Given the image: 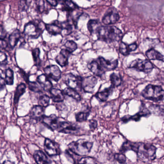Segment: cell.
Returning <instances> with one entry per match:
<instances>
[{
  "label": "cell",
  "mask_w": 164,
  "mask_h": 164,
  "mask_svg": "<svg viewBox=\"0 0 164 164\" xmlns=\"http://www.w3.org/2000/svg\"><path fill=\"white\" fill-rule=\"evenodd\" d=\"M128 68H132L139 71L148 74L150 73L153 70V65L149 60L137 59L130 63Z\"/></svg>",
  "instance_id": "5b68a950"
},
{
  "label": "cell",
  "mask_w": 164,
  "mask_h": 164,
  "mask_svg": "<svg viewBox=\"0 0 164 164\" xmlns=\"http://www.w3.org/2000/svg\"><path fill=\"white\" fill-rule=\"evenodd\" d=\"M87 67L94 75L97 77H103L106 73V71L101 67L97 60L91 61L88 63Z\"/></svg>",
  "instance_id": "2e32d148"
},
{
  "label": "cell",
  "mask_w": 164,
  "mask_h": 164,
  "mask_svg": "<svg viewBox=\"0 0 164 164\" xmlns=\"http://www.w3.org/2000/svg\"><path fill=\"white\" fill-rule=\"evenodd\" d=\"M58 3V2H60V3H63V0H57Z\"/></svg>",
  "instance_id": "681fc988"
},
{
  "label": "cell",
  "mask_w": 164,
  "mask_h": 164,
  "mask_svg": "<svg viewBox=\"0 0 164 164\" xmlns=\"http://www.w3.org/2000/svg\"><path fill=\"white\" fill-rule=\"evenodd\" d=\"M27 83L28 84L29 89H30L31 91L36 92H42L43 89L39 83L36 82L29 81Z\"/></svg>",
  "instance_id": "4dcf8cb0"
},
{
  "label": "cell",
  "mask_w": 164,
  "mask_h": 164,
  "mask_svg": "<svg viewBox=\"0 0 164 164\" xmlns=\"http://www.w3.org/2000/svg\"><path fill=\"white\" fill-rule=\"evenodd\" d=\"M5 80L6 84L8 85H12L13 84L14 80V73L13 71L10 68H8L5 71Z\"/></svg>",
  "instance_id": "f546056e"
},
{
  "label": "cell",
  "mask_w": 164,
  "mask_h": 164,
  "mask_svg": "<svg viewBox=\"0 0 164 164\" xmlns=\"http://www.w3.org/2000/svg\"><path fill=\"white\" fill-rule=\"evenodd\" d=\"M93 143L83 139H79L77 141H73L68 145V150L74 155L78 156H87L91 151Z\"/></svg>",
  "instance_id": "3957f363"
},
{
  "label": "cell",
  "mask_w": 164,
  "mask_h": 164,
  "mask_svg": "<svg viewBox=\"0 0 164 164\" xmlns=\"http://www.w3.org/2000/svg\"><path fill=\"white\" fill-rule=\"evenodd\" d=\"M77 163L79 164H96L98 162L94 157L86 156L80 158Z\"/></svg>",
  "instance_id": "8d00e7d4"
},
{
  "label": "cell",
  "mask_w": 164,
  "mask_h": 164,
  "mask_svg": "<svg viewBox=\"0 0 164 164\" xmlns=\"http://www.w3.org/2000/svg\"><path fill=\"white\" fill-rule=\"evenodd\" d=\"M56 131L65 134H76L78 133L79 128L76 125L71 122L60 121Z\"/></svg>",
  "instance_id": "8992f818"
},
{
  "label": "cell",
  "mask_w": 164,
  "mask_h": 164,
  "mask_svg": "<svg viewBox=\"0 0 164 164\" xmlns=\"http://www.w3.org/2000/svg\"><path fill=\"white\" fill-rule=\"evenodd\" d=\"M97 61L106 72L115 70L117 67L119 63L117 59L107 60L102 56H99L97 58Z\"/></svg>",
  "instance_id": "4fadbf2b"
},
{
  "label": "cell",
  "mask_w": 164,
  "mask_h": 164,
  "mask_svg": "<svg viewBox=\"0 0 164 164\" xmlns=\"http://www.w3.org/2000/svg\"><path fill=\"white\" fill-rule=\"evenodd\" d=\"M128 49H129V52L134 51L137 49V48L138 47V46L137 45L136 43H133L130 45H128Z\"/></svg>",
  "instance_id": "bcb514c9"
},
{
  "label": "cell",
  "mask_w": 164,
  "mask_h": 164,
  "mask_svg": "<svg viewBox=\"0 0 164 164\" xmlns=\"http://www.w3.org/2000/svg\"><path fill=\"white\" fill-rule=\"evenodd\" d=\"M33 157L36 163L39 164H50V161L43 152L40 150L35 151Z\"/></svg>",
  "instance_id": "603a6c76"
},
{
  "label": "cell",
  "mask_w": 164,
  "mask_h": 164,
  "mask_svg": "<svg viewBox=\"0 0 164 164\" xmlns=\"http://www.w3.org/2000/svg\"><path fill=\"white\" fill-rule=\"evenodd\" d=\"M6 86V83L5 82V79L0 76V91L5 89Z\"/></svg>",
  "instance_id": "ee69618b"
},
{
  "label": "cell",
  "mask_w": 164,
  "mask_h": 164,
  "mask_svg": "<svg viewBox=\"0 0 164 164\" xmlns=\"http://www.w3.org/2000/svg\"><path fill=\"white\" fill-rule=\"evenodd\" d=\"M141 95L146 99L159 102L164 98V90L160 86L149 84L141 92Z\"/></svg>",
  "instance_id": "277c9868"
},
{
  "label": "cell",
  "mask_w": 164,
  "mask_h": 164,
  "mask_svg": "<svg viewBox=\"0 0 164 164\" xmlns=\"http://www.w3.org/2000/svg\"><path fill=\"white\" fill-rule=\"evenodd\" d=\"M101 24L98 20L91 19L88 22L87 24V28L90 31L91 34H96L99 28L101 26Z\"/></svg>",
  "instance_id": "4316f807"
},
{
  "label": "cell",
  "mask_w": 164,
  "mask_h": 164,
  "mask_svg": "<svg viewBox=\"0 0 164 164\" xmlns=\"http://www.w3.org/2000/svg\"><path fill=\"white\" fill-rule=\"evenodd\" d=\"M82 77L77 76L72 74L71 73H68L65 76V82L68 87L76 90H82L81 82Z\"/></svg>",
  "instance_id": "52a82bcc"
},
{
  "label": "cell",
  "mask_w": 164,
  "mask_h": 164,
  "mask_svg": "<svg viewBox=\"0 0 164 164\" xmlns=\"http://www.w3.org/2000/svg\"><path fill=\"white\" fill-rule=\"evenodd\" d=\"M46 1L52 6L55 7L57 5L58 2L57 0H46Z\"/></svg>",
  "instance_id": "c3c4849f"
},
{
  "label": "cell",
  "mask_w": 164,
  "mask_h": 164,
  "mask_svg": "<svg viewBox=\"0 0 164 164\" xmlns=\"http://www.w3.org/2000/svg\"><path fill=\"white\" fill-rule=\"evenodd\" d=\"M63 4L66 6L65 8L68 12L75 10L78 8V6L72 2V0H63Z\"/></svg>",
  "instance_id": "d590c367"
},
{
  "label": "cell",
  "mask_w": 164,
  "mask_h": 164,
  "mask_svg": "<svg viewBox=\"0 0 164 164\" xmlns=\"http://www.w3.org/2000/svg\"><path fill=\"white\" fill-rule=\"evenodd\" d=\"M7 63V55L4 52L0 50V66H5Z\"/></svg>",
  "instance_id": "b9f144b4"
},
{
  "label": "cell",
  "mask_w": 164,
  "mask_h": 164,
  "mask_svg": "<svg viewBox=\"0 0 164 164\" xmlns=\"http://www.w3.org/2000/svg\"><path fill=\"white\" fill-rule=\"evenodd\" d=\"M7 47V42L3 39H0V48L5 49Z\"/></svg>",
  "instance_id": "7dc6e473"
},
{
  "label": "cell",
  "mask_w": 164,
  "mask_h": 164,
  "mask_svg": "<svg viewBox=\"0 0 164 164\" xmlns=\"http://www.w3.org/2000/svg\"><path fill=\"white\" fill-rule=\"evenodd\" d=\"M64 94L71 97L76 101H79L82 99L80 94L78 93V91L74 89L71 88L67 87L62 91Z\"/></svg>",
  "instance_id": "83f0119b"
},
{
  "label": "cell",
  "mask_w": 164,
  "mask_h": 164,
  "mask_svg": "<svg viewBox=\"0 0 164 164\" xmlns=\"http://www.w3.org/2000/svg\"><path fill=\"white\" fill-rule=\"evenodd\" d=\"M146 55L149 60L164 61V56L154 49H150L146 52Z\"/></svg>",
  "instance_id": "cb8c5ba5"
},
{
  "label": "cell",
  "mask_w": 164,
  "mask_h": 164,
  "mask_svg": "<svg viewBox=\"0 0 164 164\" xmlns=\"http://www.w3.org/2000/svg\"><path fill=\"white\" fill-rule=\"evenodd\" d=\"M110 81L114 87H117L121 85L122 77L119 74L113 73L110 76Z\"/></svg>",
  "instance_id": "f1b7e54d"
},
{
  "label": "cell",
  "mask_w": 164,
  "mask_h": 164,
  "mask_svg": "<svg viewBox=\"0 0 164 164\" xmlns=\"http://www.w3.org/2000/svg\"><path fill=\"white\" fill-rule=\"evenodd\" d=\"M6 36V32L2 26L0 25V39H4Z\"/></svg>",
  "instance_id": "f6af8a7d"
},
{
  "label": "cell",
  "mask_w": 164,
  "mask_h": 164,
  "mask_svg": "<svg viewBox=\"0 0 164 164\" xmlns=\"http://www.w3.org/2000/svg\"><path fill=\"white\" fill-rule=\"evenodd\" d=\"M119 51L121 54L125 56H127L129 54V49L128 45L124 42H121L120 44Z\"/></svg>",
  "instance_id": "f35d334b"
},
{
  "label": "cell",
  "mask_w": 164,
  "mask_h": 164,
  "mask_svg": "<svg viewBox=\"0 0 164 164\" xmlns=\"http://www.w3.org/2000/svg\"><path fill=\"white\" fill-rule=\"evenodd\" d=\"M37 81L44 91H49L53 88L52 82L45 74H42L38 76Z\"/></svg>",
  "instance_id": "ffe728a7"
},
{
  "label": "cell",
  "mask_w": 164,
  "mask_h": 164,
  "mask_svg": "<svg viewBox=\"0 0 164 164\" xmlns=\"http://www.w3.org/2000/svg\"><path fill=\"white\" fill-rule=\"evenodd\" d=\"M45 28L51 35H56L62 33L63 29L60 22L57 21L54 23L46 24Z\"/></svg>",
  "instance_id": "d6986e66"
},
{
  "label": "cell",
  "mask_w": 164,
  "mask_h": 164,
  "mask_svg": "<svg viewBox=\"0 0 164 164\" xmlns=\"http://www.w3.org/2000/svg\"><path fill=\"white\" fill-rule=\"evenodd\" d=\"M90 115V113L80 112L76 114L75 117L76 121L79 122H82L86 121Z\"/></svg>",
  "instance_id": "1f68e13d"
},
{
  "label": "cell",
  "mask_w": 164,
  "mask_h": 164,
  "mask_svg": "<svg viewBox=\"0 0 164 164\" xmlns=\"http://www.w3.org/2000/svg\"><path fill=\"white\" fill-rule=\"evenodd\" d=\"M97 122L95 120H90L89 121V127L91 130L94 131L97 127Z\"/></svg>",
  "instance_id": "7bdbcfd3"
},
{
  "label": "cell",
  "mask_w": 164,
  "mask_h": 164,
  "mask_svg": "<svg viewBox=\"0 0 164 164\" xmlns=\"http://www.w3.org/2000/svg\"><path fill=\"white\" fill-rule=\"evenodd\" d=\"M114 88V87L111 85L108 88L104 89L101 92H97L95 96L101 102H106L108 99L110 95L112 94Z\"/></svg>",
  "instance_id": "7402d4cb"
},
{
  "label": "cell",
  "mask_w": 164,
  "mask_h": 164,
  "mask_svg": "<svg viewBox=\"0 0 164 164\" xmlns=\"http://www.w3.org/2000/svg\"><path fill=\"white\" fill-rule=\"evenodd\" d=\"M71 54V53L66 49L61 50L59 54L56 56L55 61L62 67H66L68 65V58Z\"/></svg>",
  "instance_id": "e0dca14e"
},
{
  "label": "cell",
  "mask_w": 164,
  "mask_h": 164,
  "mask_svg": "<svg viewBox=\"0 0 164 164\" xmlns=\"http://www.w3.org/2000/svg\"><path fill=\"white\" fill-rule=\"evenodd\" d=\"M97 83V79L94 76H90L88 77L82 78L81 82L82 89L85 92L92 93L94 88Z\"/></svg>",
  "instance_id": "9c48e42d"
},
{
  "label": "cell",
  "mask_w": 164,
  "mask_h": 164,
  "mask_svg": "<svg viewBox=\"0 0 164 164\" xmlns=\"http://www.w3.org/2000/svg\"><path fill=\"white\" fill-rule=\"evenodd\" d=\"M119 15L116 9L113 8L108 10L102 18V22L104 25H109L116 23L119 19Z\"/></svg>",
  "instance_id": "30bf717a"
},
{
  "label": "cell",
  "mask_w": 164,
  "mask_h": 164,
  "mask_svg": "<svg viewBox=\"0 0 164 164\" xmlns=\"http://www.w3.org/2000/svg\"><path fill=\"white\" fill-rule=\"evenodd\" d=\"M88 1H90V0H88Z\"/></svg>",
  "instance_id": "f907efd6"
},
{
  "label": "cell",
  "mask_w": 164,
  "mask_h": 164,
  "mask_svg": "<svg viewBox=\"0 0 164 164\" xmlns=\"http://www.w3.org/2000/svg\"><path fill=\"white\" fill-rule=\"evenodd\" d=\"M122 146L126 152L128 150L135 152L137 153L138 159L141 162H151L156 158V148L151 144L127 141L123 144Z\"/></svg>",
  "instance_id": "6da1fadb"
},
{
  "label": "cell",
  "mask_w": 164,
  "mask_h": 164,
  "mask_svg": "<svg viewBox=\"0 0 164 164\" xmlns=\"http://www.w3.org/2000/svg\"><path fill=\"white\" fill-rule=\"evenodd\" d=\"M40 49L36 48L32 51V55L34 61L36 66H39L41 64V61L40 58Z\"/></svg>",
  "instance_id": "74e56055"
},
{
  "label": "cell",
  "mask_w": 164,
  "mask_h": 164,
  "mask_svg": "<svg viewBox=\"0 0 164 164\" xmlns=\"http://www.w3.org/2000/svg\"><path fill=\"white\" fill-rule=\"evenodd\" d=\"M20 32L16 29L11 34L9 38V44L12 48H14L18 43L20 38Z\"/></svg>",
  "instance_id": "d4e9b609"
},
{
  "label": "cell",
  "mask_w": 164,
  "mask_h": 164,
  "mask_svg": "<svg viewBox=\"0 0 164 164\" xmlns=\"http://www.w3.org/2000/svg\"><path fill=\"white\" fill-rule=\"evenodd\" d=\"M26 86L24 83H21L16 89L14 98V106H17L18 104L20 97L25 92Z\"/></svg>",
  "instance_id": "484cf974"
},
{
  "label": "cell",
  "mask_w": 164,
  "mask_h": 164,
  "mask_svg": "<svg viewBox=\"0 0 164 164\" xmlns=\"http://www.w3.org/2000/svg\"><path fill=\"white\" fill-rule=\"evenodd\" d=\"M24 32L26 36L32 38L36 39L42 33V29L32 22H29L25 26Z\"/></svg>",
  "instance_id": "ba28073f"
},
{
  "label": "cell",
  "mask_w": 164,
  "mask_h": 164,
  "mask_svg": "<svg viewBox=\"0 0 164 164\" xmlns=\"http://www.w3.org/2000/svg\"><path fill=\"white\" fill-rule=\"evenodd\" d=\"M41 121L52 131L57 129L60 122L59 121L58 117L54 114H52L49 116H46L45 115Z\"/></svg>",
  "instance_id": "9a60e30c"
},
{
  "label": "cell",
  "mask_w": 164,
  "mask_h": 164,
  "mask_svg": "<svg viewBox=\"0 0 164 164\" xmlns=\"http://www.w3.org/2000/svg\"><path fill=\"white\" fill-rule=\"evenodd\" d=\"M95 34L99 40L107 43L119 42L123 37L121 30L114 26H101Z\"/></svg>",
  "instance_id": "7a4b0ae2"
},
{
  "label": "cell",
  "mask_w": 164,
  "mask_h": 164,
  "mask_svg": "<svg viewBox=\"0 0 164 164\" xmlns=\"http://www.w3.org/2000/svg\"><path fill=\"white\" fill-rule=\"evenodd\" d=\"M36 7L39 12L42 13L45 10V4L44 0H36L35 1Z\"/></svg>",
  "instance_id": "ab89813d"
},
{
  "label": "cell",
  "mask_w": 164,
  "mask_h": 164,
  "mask_svg": "<svg viewBox=\"0 0 164 164\" xmlns=\"http://www.w3.org/2000/svg\"><path fill=\"white\" fill-rule=\"evenodd\" d=\"M45 74L48 78L54 80L55 82H58L61 78L62 72L60 69L56 65L49 66L44 69Z\"/></svg>",
  "instance_id": "8fae6325"
},
{
  "label": "cell",
  "mask_w": 164,
  "mask_h": 164,
  "mask_svg": "<svg viewBox=\"0 0 164 164\" xmlns=\"http://www.w3.org/2000/svg\"><path fill=\"white\" fill-rule=\"evenodd\" d=\"M45 116V110L43 107L39 106H34L31 108L29 113L30 119L35 121H41L42 117Z\"/></svg>",
  "instance_id": "ac0fdd59"
},
{
  "label": "cell",
  "mask_w": 164,
  "mask_h": 164,
  "mask_svg": "<svg viewBox=\"0 0 164 164\" xmlns=\"http://www.w3.org/2000/svg\"><path fill=\"white\" fill-rule=\"evenodd\" d=\"M65 47L66 49L69 52H70L72 54L73 52H74L75 51L77 50L78 48L76 43L73 41H67L65 43Z\"/></svg>",
  "instance_id": "e575fe53"
},
{
  "label": "cell",
  "mask_w": 164,
  "mask_h": 164,
  "mask_svg": "<svg viewBox=\"0 0 164 164\" xmlns=\"http://www.w3.org/2000/svg\"><path fill=\"white\" fill-rule=\"evenodd\" d=\"M114 158L117 162L120 164H124L126 163V157L123 153H116L114 155Z\"/></svg>",
  "instance_id": "60d3db41"
},
{
  "label": "cell",
  "mask_w": 164,
  "mask_h": 164,
  "mask_svg": "<svg viewBox=\"0 0 164 164\" xmlns=\"http://www.w3.org/2000/svg\"><path fill=\"white\" fill-rule=\"evenodd\" d=\"M49 91L51 94V97L53 102L55 103H60L63 101L64 94L62 91L52 88Z\"/></svg>",
  "instance_id": "44dd1931"
},
{
  "label": "cell",
  "mask_w": 164,
  "mask_h": 164,
  "mask_svg": "<svg viewBox=\"0 0 164 164\" xmlns=\"http://www.w3.org/2000/svg\"><path fill=\"white\" fill-rule=\"evenodd\" d=\"M44 149L46 153L50 156H57L60 153L58 146L56 143L48 138L45 140Z\"/></svg>",
  "instance_id": "7c38bea8"
},
{
  "label": "cell",
  "mask_w": 164,
  "mask_h": 164,
  "mask_svg": "<svg viewBox=\"0 0 164 164\" xmlns=\"http://www.w3.org/2000/svg\"><path fill=\"white\" fill-rule=\"evenodd\" d=\"M50 98L47 95H44L41 96L39 99L38 104L39 106L43 107H46L50 104Z\"/></svg>",
  "instance_id": "d6a6232c"
},
{
  "label": "cell",
  "mask_w": 164,
  "mask_h": 164,
  "mask_svg": "<svg viewBox=\"0 0 164 164\" xmlns=\"http://www.w3.org/2000/svg\"><path fill=\"white\" fill-rule=\"evenodd\" d=\"M150 114H151V112L150 111L147 109L145 107H143L141 108V110H140V111L135 115L134 116L128 115V116H124L121 119V120L124 123H127L131 120H133V121L137 122L140 120L141 117L148 116L150 115Z\"/></svg>",
  "instance_id": "5bb4252c"
},
{
  "label": "cell",
  "mask_w": 164,
  "mask_h": 164,
  "mask_svg": "<svg viewBox=\"0 0 164 164\" xmlns=\"http://www.w3.org/2000/svg\"><path fill=\"white\" fill-rule=\"evenodd\" d=\"M31 0H19L18 7L21 11H26L31 4Z\"/></svg>",
  "instance_id": "836d02e7"
}]
</instances>
